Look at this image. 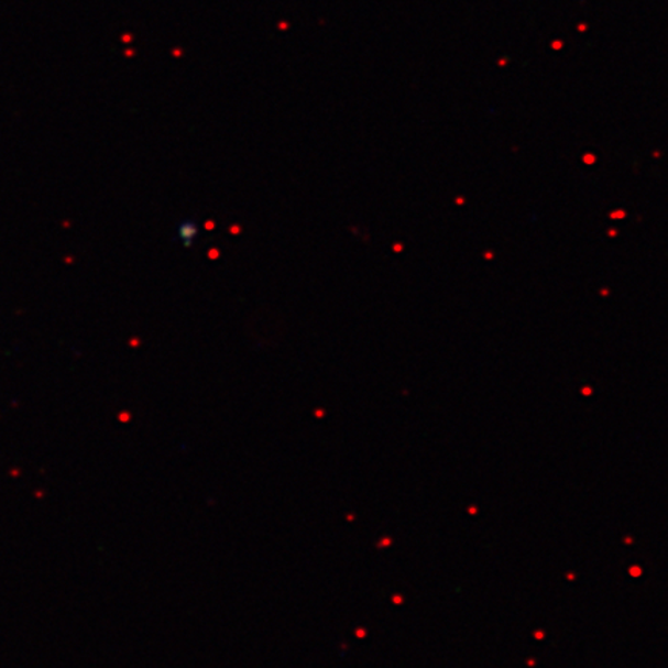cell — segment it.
I'll use <instances>...</instances> for the list:
<instances>
[{"mask_svg": "<svg viewBox=\"0 0 668 668\" xmlns=\"http://www.w3.org/2000/svg\"><path fill=\"white\" fill-rule=\"evenodd\" d=\"M198 236H200V227L194 219L182 220L177 227V239L183 248H193L196 245Z\"/></svg>", "mask_w": 668, "mask_h": 668, "instance_id": "obj_1", "label": "cell"}]
</instances>
